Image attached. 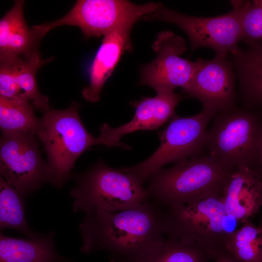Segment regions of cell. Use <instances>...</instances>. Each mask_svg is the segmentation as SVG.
I'll use <instances>...</instances> for the list:
<instances>
[{"mask_svg":"<svg viewBox=\"0 0 262 262\" xmlns=\"http://www.w3.org/2000/svg\"><path fill=\"white\" fill-rule=\"evenodd\" d=\"M231 171L216 158L202 154L160 169L149 178L147 190L149 197L159 203L179 206L206 194L222 195Z\"/></svg>","mask_w":262,"mask_h":262,"instance_id":"3","label":"cell"},{"mask_svg":"<svg viewBox=\"0 0 262 262\" xmlns=\"http://www.w3.org/2000/svg\"><path fill=\"white\" fill-rule=\"evenodd\" d=\"M161 3L138 5L125 0H78L64 16L32 27L44 36L50 30L64 25L79 27L87 39L104 36L122 26L134 25L156 11Z\"/></svg>","mask_w":262,"mask_h":262,"instance_id":"8","label":"cell"},{"mask_svg":"<svg viewBox=\"0 0 262 262\" xmlns=\"http://www.w3.org/2000/svg\"><path fill=\"white\" fill-rule=\"evenodd\" d=\"M54 232L28 239L9 237L0 232V262H62L56 251Z\"/></svg>","mask_w":262,"mask_h":262,"instance_id":"19","label":"cell"},{"mask_svg":"<svg viewBox=\"0 0 262 262\" xmlns=\"http://www.w3.org/2000/svg\"><path fill=\"white\" fill-rule=\"evenodd\" d=\"M162 214L148 201L123 211L86 213L79 225L81 250L106 252L115 262H141L164 239Z\"/></svg>","mask_w":262,"mask_h":262,"instance_id":"1","label":"cell"},{"mask_svg":"<svg viewBox=\"0 0 262 262\" xmlns=\"http://www.w3.org/2000/svg\"><path fill=\"white\" fill-rule=\"evenodd\" d=\"M207 131L205 149L230 170L262 167L261 114L233 107L216 113Z\"/></svg>","mask_w":262,"mask_h":262,"instance_id":"4","label":"cell"},{"mask_svg":"<svg viewBox=\"0 0 262 262\" xmlns=\"http://www.w3.org/2000/svg\"><path fill=\"white\" fill-rule=\"evenodd\" d=\"M152 48L156 57L140 68L139 84L149 86L157 93L174 92L179 87L184 90L196 66L195 62L180 57L187 50L185 40L171 31H163Z\"/></svg>","mask_w":262,"mask_h":262,"instance_id":"11","label":"cell"},{"mask_svg":"<svg viewBox=\"0 0 262 262\" xmlns=\"http://www.w3.org/2000/svg\"><path fill=\"white\" fill-rule=\"evenodd\" d=\"M80 105L73 102L63 110L43 113L36 133L48 156L49 182L57 188L70 178L77 159L90 147L102 144L85 128L80 117Z\"/></svg>","mask_w":262,"mask_h":262,"instance_id":"5","label":"cell"},{"mask_svg":"<svg viewBox=\"0 0 262 262\" xmlns=\"http://www.w3.org/2000/svg\"><path fill=\"white\" fill-rule=\"evenodd\" d=\"M221 198L230 218L242 224L252 220L262 205V167L232 170Z\"/></svg>","mask_w":262,"mask_h":262,"instance_id":"14","label":"cell"},{"mask_svg":"<svg viewBox=\"0 0 262 262\" xmlns=\"http://www.w3.org/2000/svg\"><path fill=\"white\" fill-rule=\"evenodd\" d=\"M225 249L240 262H262V226L247 221L230 232Z\"/></svg>","mask_w":262,"mask_h":262,"instance_id":"21","label":"cell"},{"mask_svg":"<svg viewBox=\"0 0 262 262\" xmlns=\"http://www.w3.org/2000/svg\"><path fill=\"white\" fill-rule=\"evenodd\" d=\"M182 99V97L174 91L162 92L157 93L154 97H143L140 100L132 101L131 104L135 108L132 119L116 128L104 123L100 127L98 138L102 144L108 147L131 149L120 141L123 135L136 131L157 129L171 118Z\"/></svg>","mask_w":262,"mask_h":262,"instance_id":"13","label":"cell"},{"mask_svg":"<svg viewBox=\"0 0 262 262\" xmlns=\"http://www.w3.org/2000/svg\"><path fill=\"white\" fill-rule=\"evenodd\" d=\"M24 1L15 0L0 19V62L22 58L28 62L43 60L39 45L44 37L29 28L24 18Z\"/></svg>","mask_w":262,"mask_h":262,"instance_id":"15","label":"cell"},{"mask_svg":"<svg viewBox=\"0 0 262 262\" xmlns=\"http://www.w3.org/2000/svg\"><path fill=\"white\" fill-rule=\"evenodd\" d=\"M132 25L117 28L105 35L88 68L89 84L82 90L84 99L96 102L103 86L125 52L132 49L130 33Z\"/></svg>","mask_w":262,"mask_h":262,"instance_id":"17","label":"cell"},{"mask_svg":"<svg viewBox=\"0 0 262 262\" xmlns=\"http://www.w3.org/2000/svg\"><path fill=\"white\" fill-rule=\"evenodd\" d=\"M212 260L203 249L167 238L141 262H209Z\"/></svg>","mask_w":262,"mask_h":262,"instance_id":"24","label":"cell"},{"mask_svg":"<svg viewBox=\"0 0 262 262\" xmlns=\"http://www.w3.org/2000/svg\"><path fill=\"white\" fill-rule=\"evenodd\" d=\"M25 209L23 197L0 177V230L15 229L30 239L41 237L42 234L33 231L29 226Z\"/></svg>","mask_w":262,"mask_h":262,"instance_id":"20","label":"cell"},{"mask_svg":"<svg viewBox=\"0 0 262 262\" xmlns=\"http://www.w3.org/2000/svg\"><path fill=\"white\" fill-rule=\"evenodd\" d=\"M35 134L28 131L1 132L0 177L24 197L49 182L48 169Z\"/></svg>","mask_w":262,"mask_h":262,"instance_id":"9","label":"cell"},{"mask_svg":"<svg viewBox=\"0 0 262 262\" xmlns=\"http://www.w3.org/2000/svg\"><path fill=\"white\" fill-rule=\"evenodd\" d=\"M221 196L210 193L183 205L167 207L162 214L163 234L203 249L213 260L216 253L225 248L231 232L228 229L229 217Z\"/></svg>","mask_w":262,"mask_h":262,"instance_id":"2","label":"cell"},{"mask_svg":"<svg viewBox=\"0 0 262 262\" xmlns=\"http://www.w3.org/2000/svg\"><path fill=\"white\" fill-rule=\"evenodd\" d=\"M237 72L240 93L245 109L252 110L262 103V48L259 43L231 53Z\"/></svg>","mask_w":262,"mask_h":262,"instance_id":"18","label":"cell"},{"mask_svg":"<svg viewBox=\"0 0 262 262\" xmlns=\"http://www.w3.org/2000/svg\"><path fill=\"white\" fill-rule=\"evenodd\" d=\"M191 80L183 90L189 97L199 100L203 108L217 113L234 107L235 99L234 73L227 56L198 58Z\"/></svg>","mask_w":262,"mask_h":262,"instance_id":"12","label":"cell"},{"mask_svg":"<svg viewBox=\"0 0 262 262\" xmlns=\"http://www.w3.org/2000/svg\"><path fill=\"white\" fill-rule=\"evenodd\" d=\"M40 119L35 115L33 106L7 99L0 95V130L1 132L28 131L35 134Z\"/></svg>","mask_w":262,"mask_h":262,"instance_id":"22","label":"cell"},{"mask_svg":"<svg viewBox=\"0 0 262 262\" xmlns=\"http://www.w3.org/2000/svg\"><path fill=\"white\" fill-rule=\"evenodd\" d=\"M216 113L206 108L188 117L175 113L160 133L161 145L154 153L136 165L123 168L136 175L143 184L166 164L199 156L205 149L208 125Z\"/></svg>","mask_w":262,"mask_h":262,"instance_id":"7","label":"cell"},{"mask_svg":"<svg viewBox=\"0 0 262 262\" xmlns=\"http://www.w3.org/2000/svg\"><path fill=\"white\" fill-rule=\"evenodd\" d=\"M241 29V41L251 46L261 43L262 38V1L231 0Z\"/></svg>","mask_w":262,"mask_h":262,"instance_id":"23","label":"cell"},{"mask_svg":"<svg viewBox=\"0 0 262 262\" xmlns=\"http://www.w3.org/2000/svg\"><path fill=\"white\" fill-rule=\"evenodd\" d=\"M52 59L50 57L28 62L18 58L0 62V95L16 101L32 103L43 113L49 109L48 97L39 90L36 73L40 67Z\"/></svg>","mask_w":262,"mask_h":262,"instance_id":"16","label":"cell"},{"mask_svg":"<svg viewBox=\"0 0 262 262\" xmlns=\"http://www.w3.org/2000/svg\"><path fill=\"white\" fill-rule=\"evenodd\" d=\"M213 260H214L215 262H240L225 248L217 252Z\"/></svg>","mask_w":262,"mask_h":262,"instance_id":"25","label":"cell"},{"mask_svg":"<svg viewBox=\"0 0 262 262\" xmlns=\"http://www.w3.org/2000/svg\"><path fill=\"white\" fill-rule=\"evenodd\" d=\"M70 192L74 212H115L136 207L148 201V192L134 174L111 168L100 162L75 177Z\"/></svg>","mask_w":262,"mask_h":262,"instance_id":"6","label":"cell"},{"mask_svg":"<svg viewBox=\"0 0 262 262\" xmlns=\"http://www.w3.org/2000/svg\"><path fill=\"white\" fill-rule=\"evenodd\" d=\"M144 18L176 24L189 37L192 50L206 47L214 50L216 54L227 56L238 47L241 41L240 25L232 10L219 16L198 17L184 15L161 3L156 11Z\"/></svg>","mask_w":262,"mask_h":262,"instance_id":"10","label":"cell"}]
</instances>
